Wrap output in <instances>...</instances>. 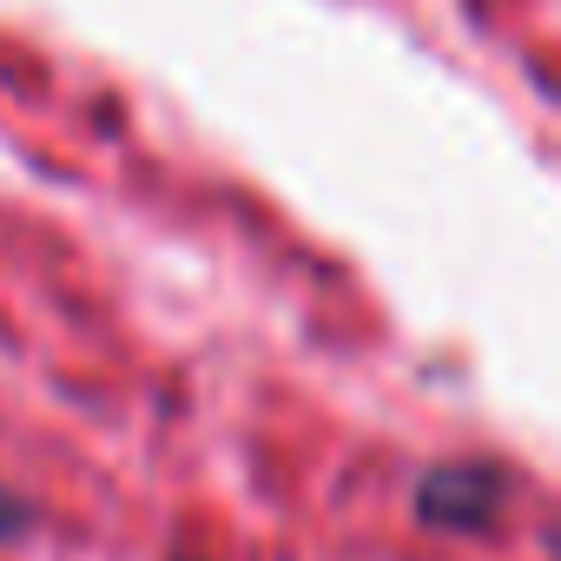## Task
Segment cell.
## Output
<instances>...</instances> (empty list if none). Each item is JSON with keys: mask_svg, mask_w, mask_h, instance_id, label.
<instances>
[{"mask_svg": "<svg viewBox=\"0 0 561 561\" xmlns=\"http://www.w3.org/2000/svg\"><path fill=\"white\" fill-rule=\"evenodd\" d=\"M502 495H508L502 469H489V462H443V469H430V476L416 482V515H423L430 528L469 535V528H489V522H495Z\"/></svg>", "mask_w": 561, "mask_h": 561, "instance_id": "1", "label": "cell"}, {"mask_svg": "<svg viewBox=\"0 0 561 561\" xmlns=\"http://www.w3.org/2000/svg\"><path fill=\"white\" fill-rule=\"evenodd\" d=\"M21 528H27V508H21L8 489H0V541H8V535H21Z\"/></svg>", "mask_w": 561, "mask_h": 561, "instance_id": "2", "label": "cell"}]
</instances>
